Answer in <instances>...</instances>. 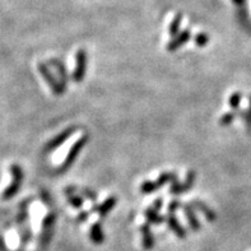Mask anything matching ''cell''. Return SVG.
<instances>
[{
	"label": "cell",
	"instance_id": "obj_27",
	"mask_svg": "<svg viewBox=\"0 0 251 251\" xmlns=\"http://www.w3.org/2000/svg\"><path fill=\"white\" fill-rule=\"evenodd\" d=\"M232 1L235 4H237V5H241V4L245 3V0H232Z\"/></svg>",
	"mask_w": 251,
	"mask_h": 251
},
{
	"label": "cell",
	"instance_id": "obj_13",
	"mask_svg": "<svg viewBox=\"0 0 251 251\" xmlns=\"http://www.w3.org/2000/svg\"><path fill=\"white\" fill-rule=\"evenodd\" d=\"M74 193H78L82 198H86L88 201H95L97 199V194H96L93 190H89V189L86 188H75V186H70V188L65 189V194L69 195V194H74Z\"/></svg>",
	"mask_w": 251,
	"mask_h": 251
},
{
	"label": "cell",
	"instance_id": "obj_1",
	"mask_svg": "<svg viewBox=\"0 0 251 251\" xmlns=\"http://www.w3.org/2000/svg\"><path fill=\"white\" fill-rule=\"evenodd\" d=\"M10 172H12V184H10L9 186L3 191L1 199H4V201L12 199V198L18 193L19 188H21V185H22V180H23L22 169H21L18 165H12L10 166Z\"/></svg>",
	"mask_w": 251,
	"mask_h": 251
},
{
	"label": "cell",
	"instance_id": "obj_6",
	"mask_svg": "<svg viewBox=\"0 0 251 251\" xmlns=\"http://www.w3.org/2000/svg\"><path fill=\"white\" fill-rule=\"evenodd\" d=\"M75 130H76V127L73 126V127H69V129H67V130H64L63 133L57 134L56 137L52 138V139H51L50 142L46 144V148H45V150L52 151V150H55V148H57V147L63 146V144L65 143V142H67V140L69 139V138L72 137L74 133H75Z\"/></svg>",
	"mask_w": 251,
	"mask_h": 251
},
{
	"label": "cell",
	"instance_id": "obj_7",
	"mask_svg": "<svg viewBox=\"0 0 251 251\" xmlns=\"http://www.w3.org/2000/svg\"><path fill=\"white\" fill-rule=\"evenodd\" d=\"M189 40H190V31L185 29L181 33H178V35H176L175 37L172 38L171 41L167 44L166 49H167V51H170V52H174V51H176L177 49L181 48L182 45L186 44Z\"/></svg>",
	"mask_w": 251,
	"mask_h": 251
},
{
	"label": "cell",
	"instance_id": "obj_20",
	"mask_svg": "<svg viewBox=\"0 0 251 251\" xmlns=\"http://www.w3.org/2000/svg\"><path fill=\"white\" fill-rule=\"evenodd\" d=\"M236 114L235 112H228V114L223 115L222 118L220 119V125L221 126H228V125L232 124V121L235 120Z\"/></svg>",
	"mask_w": 251,
	"mask_h": 251
},
{
	"label": "cell",
	"instance_id": "obj_2",
	"mask_svg": "<svg viewBox=\"0 0 251 251\" xmlns=\"http://www.w3.org/2000/svg\"><path fill=\"white\" fill-rule=\"evenodd\" d=\"M37 69H38V72H40V74L42 75V78L45 79V82L49 84V87L51 88V91L54 92V95H57V96L63 95L64 91H65V88L61 86V83L59 82V80L55 79V76L51 74V72H50V69L48 68V65L44 63H38Z\"/></svg>",
	"mask_w": 251,
	"mask_h": 251
},
{
	"label": "cell",
	"instance_id": "obj_10",
	"mask_svg": "<svg viewBox=\"0 0 251 251\" xmlns=\"http://www.w3.org/2000/svg\"><path fill=\"white\" fill-rule=\"evenodd\" d=\"M49 64H50L51 67L55 68L56 73L59 74V76H60L61 86L65 88V86H67V83H68V73H67V69H65V65H64L59 59H55V57L50 59Z\"/></svg>",
	"mask_w": 251,
	"mask_h": 251
},
{
	"label": "cell",
	"instance_id": "obj_11",
	"mask_svg": "<svg viewBox=\"0 0 251 251\" xmlns=\"http://www.w3.org/2000/svg\"><path fill=\"white\" fill-rule=\"evenodd\" d=\"M140 232H142V242H143V248L146 250H151L154 246V237L151 231L150 225H143L140 227Z\"/></svg>",
	"mask_w": 251,
	"mask_h": 251
},
{
	"label": "cell",
	"instance_id": "obj_25",
	"mask_svg": "<svg viewBox=\"0 0 251 251\" xmlns=\"http://www.w3.org/2000/svg\"><path fill=\"white\" fill-rule=\"evenodd\" d=\"M162 207H163V201H162V199H156V201H153L152 207H151V208L156 210V212H159V210L162 209Z\"/></svg>",
	"mask_w": 251,
	"mask_h": 251
},
{
	"label": "cell",
	"instance_id": "obj_19",
	"mask_svg": "<svg viewBox=\"0 0 251 251\" xmlns=\"http://www.w3.org/2000/svg\"><path fill=\"white\" fill-rule=\"evenodd\" d=\"M68 197V203L70 205H73L74 208H82L83 207V198L80 195H75V194H69L67 195Z\"/></svg>",
	"mask_w": 251,
	"mask_h": 251
},
{
	"label": "cell",
	"instance_id": "obj_18",
	"mask_svg": "<svg viewBox=\"0 0 251 251\" xmlns=\"http://www.w3.org/2000/svg\"><path fill=\"white\" fill-rule=\"evenodd\" d=\"M158 189L159 188L156 181H144L143 184L140 185V191L146 195L152 194V193H154V191L158 190Z\"/></svg>",
	"mask_w": 251,
	"mask_h": 251
},
{
	"label": "cell",
	"instance_id": "obj_15",
	"mask_svg": "<svg viewBox=\"0 0 251 251\" xmlns=\"http://www.w3.org/2000/svg\"><path fill=\"white\" fill-rule=\"evenodd\" d=\"M89 237L92 240L95 244L100 245L103 242V239H105V236H103V229H102L101 223L97 222L95 223L92 227H91V233H89Z\"/></svg>",
	"mask_w": 251,
	"mask_h": 251
},
{
	"label": "cell",
	"instance_id": "obj_9",
	"mask_svg": "<svg viewBox=\"0 0 251 251\" xmlns=\"http://www.w3.org/2000/svg\"><path fill=\"white\" fill-rule=\"evenodd\" d=\"M166 222H167V226L170 227V229H172V232L175 233L178 239H185L186 231H185L184 227L180 225L178 220L175 217V213H169V216L166 218Z\"/></svg>",
	"mask_w": 251,
	"mask_h": 251
},
{
	"label": "cell",
	"instance_id": "obj_23",
	"mask_svg": "<svg viewBox=\"0 0 251 251\" xmlns=\"http://www.w3.org/2000/svg\"><path fill=\"white\" fill-rule=\"evenodd\" d=\"M237 115H240V116H241V118L245 120L246 125H248L249 127L251 126V114H250V112H249V111H240Z\"/></svg>",
	"mask_w": 251,
	"mask_h": 251
},
{
	"label": "cell",
	"instance_id": "obj_8",
	"mask_svg": "<svg viewBox=\"0 0 251 251\" xmlns=\"http://www.w3.org/2000/svg\"><path fill=\"white\" fill-rule=\"evenodd\" d=\"M116 203H118V199H116V198L115 197L108 198V199H106V201L102 204H100V205H95V207L91 209V212H92V213H97L101 217H105L107 216V213L110 212V210L114 209Z\"/></svg>",
	"mask_w": 251,
	"mask_h": 251
},
{
	"label": "cell",
	"instance_id": "obj_5",
	"mask_svg": "<svg viewBox=\"0 0 251 251\" xmlns=\"http://www.w3.org/2000/svg\"><path fill=\"white\" fill-rule=\"evenodd\" d=\"M194 181H195V171H189L188 177H186L185 182H182V184H180L178 181L172 182L171 188H170V194H174V195L184 194V193H186V191L190 190V189L193 188Z\"/></svg>",
	"mask_w": 251,
	"mask_h": 251
},
{
	"label": "cell",
	"instance_id": "obj_22",
	"mask_svg": "<svg viewBox=\"0 0 251 251\" xmlns=\"http://www.w3.org/2000/svg\"><path fill=\"white\" fill-rule=\"evenodd\" d=\"M195 44L199 46V48H203V46H205V45L209 42V37H208L207 33H198L197 36H195Z\"/></svg>",
	"mask_w": 251,
	"mask_h": 251
},
{
	"label": "cell",
	"instance_id": "obj_26",
	"mask_svg": "<svg viewBox=\"0 0 251 251\" xmlns=\"http://www.w3.org/2000/svg\"><path fill=\"white\" fill-rule=\"evenodd\" d=\"M89 212H80L79 216H78V221H80V222H83V221L87 220V217H88Z\"/></svg>",
	"mask_w": 251,
	"mask_h": 251
},
{
	"label": "cell",
	"instance_id": "obj_21",
	"mask_svg": "<svg viewBox=\"0 0 251 251\" xmlns=\"http://www.w3.org/2000/svg\"><path fill=\"white\" fill-rule=\"evenodd\" d=\"M240 102H241V93L240 92H235L231 95V97H229L228 100V103L229 106H231V108H237L240 106Z\"/></svg>",
	"mask_w": 251,
	"mask_h": 251
},
{
	"label": "cell",
	"instance_id": "obj_4",
	"mask_svg": "<svg viewBox=\"0 0 251 251\" xmlns=\"http://www.w3.org/2000/svg\"><path fill=\"white\" fill-rule=\"evenodd\" d=\"M87 69V54L84 49H79L76 52V63H75V70L73 73L74 82L80 83L86 75Z\"/></svg>",
	"mask_w": 251,
	"mask_h": 251
},
{
	"label": "cell",
	"instance_id": "obj_12",
	"mask_svg": "<svg viewBox=\"0 0 251 251\" xmlns=\"http://www.w3.org/2000/svg\"><path fill=\"white\" fill-rule=\"evenodd\" d=\"M182 209H184L185 216H186V218H188L189 226L191 227V229L199 231V229H201V223H199L197 216H195L194 208L191 207V204H185V205H182Z\"/></svg>",
	"mask_w": 251,
	"mask_h": 251
},
{
	"label": "cell",
	"instance_id": "obj_17",
	"mask_svg": "<svg viewBox=\"0 0 251 251\" xmlns=\"http://www.w3.org/2000/svg\"><path fill=\"white\" fill-rule=\"evenodd\" d=\"M181 21H182V14L181 13H176L174 18H172L171 23L169 25V35L170 36H176L177 35L178 29H180V25H181Z\"/></svg>",
	"mask_w": 251,
	"mask_h": 251
},
{
	"label": "cell",
	"instance_id": "obj_24",
	"mask_svg": "<svg viewBox=\"0 0 251 251\" xmlns=\"http://www.w3.org/2000/svg\"><path fill=\"white\" fill-rule=\"evenodd\" d=\"M180 205H181V204H180L178 201H171L169 205V213H175L176 210H177V208H180Z\"/></svg>",
	"mask_w": 251,
	"mask_h": 251
},
{
	"label": "cell",
	"instance_id": "obj_14",
	"mask_svg": "<svg viewBox=\"0 0 251 251\" xmlns=\"http://www.w3.org/2000/svg\"><path fill=\"white\" fill-rule=\"evenodd\" d=\"M191 207L199 210V212H201V214H204V217H205L208 221H210V222L216 220V213H214V210L210 209L207 204H204L203 201H191Z\"/></svg>",
	"mask_w": 251,
	"mask_h": 251
},
{
	"label": "cell",
	"instance_id": "obj_3",
	"mask_svg": "<svg viewBox=\"0 0 251 251\" xmlns=\"http://www.w3.org/2000/svg\"><path fill=\"white\" fill-rule=\"evenodd\" d=\"M87 140H88V135H82V137H80L79 139L76 140L75 143L73 144V146L70 147L69 152H68L67 157H65V159H64V163L61 165L60 171H65L68 167H70V166L73 165V162L75 161V158L78 157L80 151H82L83 148H84V146L87 144Z\"/></svg>",
	"mask_w": 251,
	"mask_h": 251
},
{
	"label": "cell",
	"instance_id": "obj_16",
	"mask_svg": "<svg viewBox=\"0 0 251 251\" xmlns=\"http://www.w3.org/2000/svg\"><path fill=\"white\" fill-rule=\"evenodd\" d=\"M144 217L147 218V222L152 223V225H162V222L165 221L162 216H159L158 212H156L154 209L150 208L144 212Z\"/></svg>",
	"mask_w": 251,
	"mask_h": 251
},
{
	"label": "cell",
	"instance_id": "obj_28",
	"mask_svg": "<svg viewBox=\"0 0 251 251\" xmlns=\"http://www.w3.org/2000/svg\"><path fill=\"white\" fill-rule=\"evenodd\" d=\"M249 112L251 114V97H250V110H249Z\"/></svg>",
	"mask_w": 251,
	"mask_h": 251
}]
</instances>
